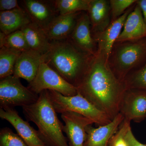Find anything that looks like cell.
Returning a JSON list of instances; mask_svg holds the SVG:
<instances>
[{
	"label": "cell",
	"mask_w": 146,
	"mask_h": 146,
	"mask_svg": "<svg viewBox=\"0 0 146 146\" xmlns=\"http://www.w3.org/2000/svg\"><path fill=\"white\" fill-rule=\"evenodd\" d=\"M78 93L88 100L111 121L119 113L125 89L116 77L104 56L97 52L79 86Z\"/></svg>",
	"instance_id": "6da1fadb"
},
{
	"label": "cell",
	"mask_w": 146,
	"mask_h": 146,
	"mask_svg": "<svg viewBox=\"0 0 146 146\" xmlns=\"http://www.w3.org/2000/svg\"><path fill=\"white\" fill-rule=\"evenodd\" d=\"M50 50L42 60L76 88L86 74L94 56L84 52L69 39L51 41Z\"/></svg>",
	"instance_id": "7a4b0ae2"
},
{
	"label": "cell",
	"mask_w": 146,
	"mask_h": 146,
	"mask_svg": "<svg viewBox=\"0 0 146 146\" xmlns=\"http://www.w3.org/2000/svg\"><path fill=\"white\" fill-rule=\"evenodd\" d=\"M22 108L27 120L36 125L39 137L46 145L70 146L63 134V125L50 100L48 90L41 92L34 103Z\"/></svg>",
	"instance_id": "3957f363"
},
{
	"label": "cell",
	"mask_w": 146,
	"mask_h": 146,
	"mask_svg": "<svg viewBox=\"0 0 146 146\" xmlns=\"http://www.w3.org/2000/svg\"><path fill=\"white\" fill-rule=\"evenodd\" d=\"M107 61L116 77L123 82L129 73L146 62V37L115 42Z\"/></svg>",
	"instance_id": "277c9868"
},
{
	"label": "cell",
	"mask_w": 146,
	"mask_h": 146,
	"mask_svg": "<svg viewBox=\"0 0 146 146\" xmlns=\"http://www.w3.org/2000/svg\"><path fill=\"white\" fill-rule=\"evenodd\" d=\"M48 92L50 100L57 113L76 112L92 120L99 126L112 121L105 113L78 93L72 96H65L57 91L48 90Z\"/></svg>",
	"instance_id": "5b68a950"
},
{
	"label": "cell",
	"mask_w": 146,
	"mask_h": 146,
	"mask_svg": "<svg viewBox=\"0 0 146 146\" xmlns=\"http://www.w3.org/2000/svg\"><path fill=\"white\" fill-rule=\"evenodd\" d=\"M38 98L39 95L24 86L19 78L13 75L0 80L1 108L24 107L34 103Z\"/></svg>",
	"instance_id": "8992f818"
},
{
	"label": "cell",
	"mask_w": 146,
	"mask_h": 146,
	"mask_svg": "<svg viewBox=\"0 0 146 146\" xmlns=\"http://www.w3.org/2000/svg\"><path fill=\"white\" fill-rule=\"evenodd\" d=\"M28 88L39 95L45 90L57 91L65 96H72L78 94L77 88L66 81L54 70L42 61L34 79Z\"/></svg>",
	"instance_id": "52a82bcc"
},
{
	"label": "cell",
	"mask_w": 146,
	"mask_h": 146,
	"mask_svg": "<svg viewBox=\"0 0 146 146\" xmlns=\"http://www.w3.org/2000/svg\"><path fill=\"white\" fill-rule=\"evenodd\" d=\"M119 113L124 119L140 123L146 118V90L126 89L120 104Z\"/></svg>",
	"instance_id": "ba28073f"
},
{
	"label": "cell",
	"mask_w": 146,
	"mask_h": 146,
	"mask_svg": "<svg viewBox=\"0 0 146 146\" xmlns=\"http://www.w3.org/2000/svg\"><path fill=\"white\" fill-rule=\"evenodd\" d=\"M65 125L63 131L66 134L70 146H84L86 139V128L94 123L90 119L73 112L61 114Z\"/></svg>",
	"instance_id": "9c48e42d"
},
{
	"label": "cell",
	"mask_w": 146,
	"mask_h": 146,
	"mask_svg": "<svg viewBox=\"0 0 146 146\" xmlns=\"http://www.w3.org/2000/svg\"><path fill=\"white\" fill-rule=\"evenodd\" d=\"M76 47L92 56L98 52V46L91 32V24L88 13L82 12L69 38Z\"/></svg>",
	"instance_id": "30bf717a"
},
{
	"label": "cell",
	"mask_w": 146,
	"mask_h": 146,
	"mask_svg": "<svg viewBox=\"0 0 146 146\" xmlns=\"http://www.w3.org/2000/svg\"><path fill=\"white\" fill-rule=\"evenodd\" d=\"M0 117L10 123L17 134L28 146H44L46 145L39 137L38 131L30 125L28 122L20 117L13 108H0Z\"/></svg>",
	"instance_id": "8fae6325"
},
{
	"label": "cell",
	"mask_w": 146,
	"mask_h": 146,
	"mask_svg": "<svg viewBox=\"0 0 146 146\" xmlns=\"http://www.w3.org/2000/svg\"><path fill=\"white\" fill-rule=\"evenodd\" d=\"M23 8L28 14L31 22L44 30L59 15L54 1L25 0Z\"/></svg>",
	"instance_id": "7c38bea8"
},
{
	"label": "cell",
	"mask_w": 146,
	"mask_h": 146,
	"mask_svg": "<svg viewBox=\"0 0 146 146\" xmlns=\"http://www.w3.org/2000/svg\"><path fill=\"white\" fill-rule=\"evenodd\" d=\"M136 4L116 21L111 23L103 31L92 34L98 46V53L104 56L107 60L112 46L121 33L127 16L133 10Z\"/></svg>",
	"instance_id": "4fadbf2b"
},
{
	"label": "cell",
	"mask_w": 146,
	"mask_h": 146,
	"mask_svg": "<svg viewBox=\"0 0 146 146\" xmlns=\"http://www.w3.org/2000/svg\"><path fill=\"white\" fill-rule=\"evenodd\" d=\"M124 119V118L119 113L111 122L105 125L97 128L88 126L84 146H108L110 141L117 131Z\"/></svg>",
	"instance_id": "5bb4252c"
},
{
	"label": "cell",
	"mask_w": 146,
	"mask_h": 146,
	"mask_svg": "<svg viewBox=\"0 0 146 146\" xmlns=\"http://www.w3.org/2000/svg\"><path fill=\"white\" fill-rule=\"evenodd\" d=\"M42 58L43 55L31 49L21 52L15 64L13 76L30 83L37 74Z\"/></svg>",
	"instance_id": "9a60e30c"
},
{
	"label": "cell",
	"mask_w": 146,
	"mask_h": 146,
	"mask_svg": "<svg viewBox=\"0 0 146 146\" xmlns=\"http://www.w3.org/2000/svg\"><path fill=\"white\" fill-rule=\"evenodd\" d=\"M82 12L59 15L56 17L44 30L50 42L69 38Z\"/></svg>",
	"instance_id": "2e32d148"
},
{
	"label": "cell",
	"mask_w": 146,
	"mask_h": 146,
	"mask_svg": "<svg viewBox=\"0 0 146 146\" xmlns=\"http://www.w3.org/2000/svg\"><path fill=\"white\" fill-rule=\"evenodd\" d=\"M146 37V25L141 9L137 3L126 18L116 42L137 40Z\"/></svg>",
	"instance_id": "e0dca14e"
},
{
	"label": "cell",
	"mask_w": 146,
	"mask_h": 146,
	"mask_svg": "<svg viewBox=\"0 0 146 146\" xmlns=\"http://www.w3.org/2000/svg\"><path fill=\"white\" fill-rule=\"evenodd\" d=\"M87 13L91 22L92 34L103 31L111 23L109 1L91 0Z\"/></svg>",
	"instance_id": "ac0fdd59"
},
{
	"label": "cell",
	"mask_w": 146,
	"mask_h": 146,
	"mask_svg": "<svg viewBox=\"0 0 146 146\" xmlns=\"http://www.w3.org/2000/svg\"><path fill=\"white\" fill-rule=\"evenodd\" d=\"M31 22L28 14L22 7L0 12L1 32L6 35L21 30Z\"/></svg>",
	"instance_id": "d6986e66"
},
{
	"label": "cell",
	"mask_w": 146,
	"mask_h": 146,
	"mask_svg": "<svg viewBox=\"0 0 146 146\" xmlns=\"http://www.w3.org/2000/svg\"><path fill=\"white\" fill-rule=\"evenodd\" d=\"M25 36L31 49L44 55L50 49V41L46 35L44 31L36 24L32 22L21 29Z\"/></svg>",
	"instance_id": "ffe728a7"
},
{
	"label": "cell",
	"mask_w": 146,
	"mask_h": 146,
	"mask_svg": "<svg viewBox=\"0 0 146 146\" xmlns=\"http://www.w3.org/2000/svg\"><path fill=\"white\" fill-rule=\"evenodd\" d=\"M21 52L7 47L0 49V79L13 75L15 64Z\"/></svg>",
	"instance_id": "44dd1931"
},
{
	"label": "cell",
	"mask_w": 146,
	"mask_h": 146,
	"mask_svg": "<svg viewBox=\"0 0 146 146\" xmlns=\"http://www.w3.org/2000/svg\"><path fill=\"white\" fill-rule=\"evenodd\" d=\"M7 47L23 52L30 50L25 36L21 30L6 35L0 32V48Z\"/></svg>",
	"instance_id": "7402d4cb"
},
{
	"label": "cell",
	"mask_w": 146,
	"mask_h": 146,
	"mask_svg": "<svg viewBox=\"0 0 146 146\" xmlns=\"http://www.w3.org/2000/svg\"><path fill=\"white\" fill-rule=\"evenodd\" d=\"M91 0H56L54 1L59 15L77 12H87Z\"/></svg>",
	"instance_id": "603a6c76"
},
{
	"label": "cell",
	"mask_w": 146,
	"mask_h": 146,
	"mask_svg": "<svg viewBox=\"0 0 146 146\" xmlns=\"http://www.w3.org/2000/svg\"><path fill=\"white\" fill-rule=\"evenodd\" d=\"M125 89L146 90V62L131 71L123 81Z\"/></svg>",
	"instance_id": "cb8c5ba5"
},
{
	"label": "cell",
	"mask_w": 146,
	"mask_h": 146,
	"mask_svg": "<svg viewBox=\"0 0 146 146\" xmlns=\"http://www.w3.org/2000/svg\"><path fill=\"white\" fill-rule=\"evenodd\" d=\"M136 1L137 0H110L111 23L121 17Z\"/></svg>",
	"instance_id": "d4e9b609"
},
{
	"label": "cell",
	"mask_w": 146,
	"mask_h": 146,
	"mask_svg": "<svg viewBox=\"0 0 146 146\" xmlns=\"http://www.w3.org/2000/svg\"><path fill=\"white\" fill-rule=\"evenodd\" d=\"M0 146H28L18 134L8 127L1 129L0 131Z\"/></svg>",
	"instance_id": "484cf974"
},
{
	"label": "cell",
	"mask_w": 146,
	"mask_h": 146,
	"mask_svg": "<svg viewBox=\"0 0 146 146\" xmlns=\"http://www.w3.org/2000/svg\"><path fill=\"white\" fill-rule=\"evenodd\" d=\"M130 122L124 119L119 129L109 141V146H127L124 139L126 131Z\"/></svg>",
	"instance_id": "4316f807"
},
{
	"label": "cell",
	"mask_w": 146,
	"mask_h": 146,
	"mask_svg": "<svg viewBox=\"0 0 146 146\" xmlns=\"http://www.w3.org/2000/svg\"><path fill=\"white\" fill-rule=\"evenodd\" d=\"M124 139L127 146H146L136 139L133 135L130 124L128 126L124 136Z\"/></svg>",
	"instance_id": "83f0119b"
},
{
	"label": "cell",
	"mask_w": 146,
	"mask_h": 146,
	"mask_svg": "<svg viewBox=\"0 0 146 146\" xmlns=\"http://www.w3.org/2000/svg\"><path fill=\"white\" fill-rule=\"evenodd\" d=\"M18 5L17 0H1L0 10L1 11H7L21 8Z\"/></svg>",
	"instance_id": "f1b7e54d"
},
{
	"label": "cell",
	"mask_w": 146,
	"mask_h": 146,
	"mask_svg": "<svg viewBox=\"0 0 146 146\" xmlns=\"http://www.w3.org/2000/svg\"><path fill=\"white\" fill-rule=\"evenodd\" d=\"M136 3L141 9L144 21L146 25V0H137Z\"/></svg>",
	"instance_id": "f546056e"
},
{
	"label": "cell",
	"mask_w": 146,
	"mask_h": 146,
	"mask_svg": "<svg viewBox=\"0 0 146 146\" xmlns=\"http://www.w3.org/2000/svg\"><path fill=\"white\" fill-rule=\"evenodd\" d=\"M44 146H48L47 145H45Z\"/></svg>",
	"instance_id": "4dcf8cb0"
},
{
	"label": "cell",
	"mask_w": 146,
	"mask_h": 146,
	"mask_svg": "<svg viewBox=\"0 0 146 146\" xmlns=\"http://www.w3.org/2000/svg\"><path fill=\"white\" fill-rule=\"evenodd\" d=\"M108 146H109V145H108Z\"/></svg>",
	"instance_id": "1f68e13d"
},
{
	"label": "cell",
	"mask_w": 146,
	"mask_h": 146,
	"mask_svg": "<svg viewBox=\"0 0 146 146\" xmlns=\"http://www.w3.org/2000/svg\"></svg>",
	"instance_id": "d6a6232c"
}]
</instances>
